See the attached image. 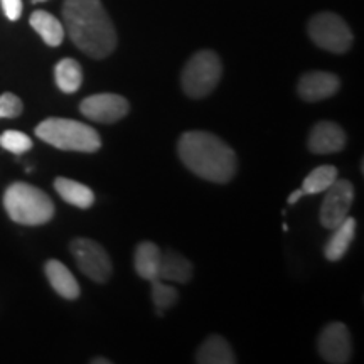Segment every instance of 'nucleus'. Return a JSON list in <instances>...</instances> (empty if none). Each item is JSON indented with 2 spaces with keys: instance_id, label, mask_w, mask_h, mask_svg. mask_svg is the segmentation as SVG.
I'll list each match as a JSON object with an SVG mask.
<instances>
[{
  "instance_id": "obj_19",
  "label": "nucleus",
  "mask_w": 364,
  "mask_h": 364,
  "mask_svg": "<svg viewBox=\"0 0 364 364\" xmlns=\"http://www.w3.org/2000/svg\"><path fill=\"white\" fill-rule=\"evenodd\" d=\"M162 252L152 241H144L135 250V270L144 280L159 279Z\"/></svg>"
},
{
  "instance_id": "obj_7",
  "label": "nucleus",
  "mask_w": 364,
  "mask_h": 364,
  "mask_svg": "<svg viewBox=\"0 0 364 364\" xmlns=\"http://www.w3.org/2000/svg\"><path fill=\"white\" fill-rule=\"evenodd\" d=\"M70 250L75 257L76 265L88 279L105 284L112 277L113 267L108 253L102 245L88 238H76L71 241Z\"/></svg>"
},
{
  "instance_id": "obj_5",
  "label": "nucleus",
  "mask_w": 364,
  "mask_h": 364,
  "mask_svg": "<svg viewBox=\"0 0 364 364\" xmlns=\"http://www.w3.org/2000/svg\"><path fill=\"white\" fill-rule=\"evenodd\" d=\"M223 75L221 59L215 51L196 53L186 65L181 76V85L189 98L199 100L213 93Z\"/></svg>"
},
{
  "instance_id": "obj_28",
  "label": "nucleus",
  "mask_w": 364,
  "mask_h": 364,
  "mask_svg": "<svg viewBox=\"0 0 364 364\" xmlns=\"http://www.w3.org/2000/svg\"><path fill=\"white\" fill-rule=\"evenodd\" d=\"M34 2H44V0H34Z\"/></svg>"
},
{
  "instance_id": "obj_8",
  "label": "nucleus",
  "mask_w": 364,
  "mask_h": 364,
  "mask_svg": "<svg viewBox=\"0 0 364 364\" xmlns=\"http://www.w3.org/2000/svg\"><path fill=\"white\" fill-rule=\"evenodd\" d=\"M354 201V188L349 181L336 179L326 191L324 203L321 208V223L327 230H334L349 215Z\"/></svg>"
},
{
  "instance_id": "obj_9",
  "label": "nucleus",
  "mask_w": 364,
  "mask_h": 364,
  "mask_svg": "<svg viewBox=\"0 0 364 364\" xmlns=\"http://www.w3.org/2000/svg\"><path fill=\"white\" fill-rule=\"evenodd\" d=\"M129 102L115 93L91 95L80 105V112L88 120L98 122V124H115L125 115H129Z\"/></svg>"
},
{
  "instance_id": "obj_6",
  "label": "nucleus",
  "mask_w": 364,
  "mask_h": 364,
  "mask_svg": "<svg viewBox=\"0 0 364 364\" xmlns=\"http://www.w3.org/2000/svg\"><path fill=\"white\" fill-rule=\"evenodd\" d=\"M309 36L314 41V44L321 49L343 54L348 53L353 46V33L349 26L346 24L343 17H339L334 12H322L314 16L309 22Z\"/></svg>"
},
{
  "instance_id": "obj_13",
  "label": "nucleus",
  "mask_w": 364,
  "mask_h": 364,
  "mask_svg": "<svg viewBox=\"0 0 364 364\" xmlns=\"http://www.w3.org/2000/svg\"><path fill=\"white\" fill-rule=\"evenodd\" d=\"M46 277H48L49 284L58 295H61L63 299L75 300L80 297V284L76 282L73 273L68 270L65 263L59 260H49L44 267Z\"/></svg>"
},
{
  "instance_id": "obj_11",
  "label": "nucleus",
  "mask_w": 364,
  "mask_h": 364,
  "mask_svg": "<svg viewBox=\"0 0 364 364\" xmlns=\"http://www.w3.org/2000/svg\"><path fill=\"white\" fill-rule=\"evenodd\" d=\"M341 88V81L334 73L309 71L299 80L297 91L304 102L316 103L331 98Z\"/></svg>"
},
{
  "instance_id": "obj_20",
  "label": "nucleus",
  "mask_w": 364,
  "mask_h": 364,
  "mask_svg": "<svg viewBox=\"0 0 364 364\" xmlns=\"http://www.w3.org/2000/svg\"><path fill=\"white\" fill-rule=\"evenodd\" d=\"M54 80H56L58 88L63 93H75L83 83V70H81L78 61L65 58L54 68Z\"/></svg>"
},
{
  "instance_id": "obj_22",
  "label": "nucleus",
  "mask_w": 364,
  "mask_h": 364,
  "mask_svg": "<svg viewBox=\"0 0 364 364\" xmlns=\"http://www.w3.org/2000/svg\"><path fill=\"white\" fill-rule=\"evenodd\" d=\"M150 285H152V300L154 306L157 309L159 316H162L164 311L171 309L174 304L177 302V290L174 287H171L169 284L161 279H154L150 280Z\"/></svg>"
},
{
  "instance_id": "obj_2",
  "label": "nucleus",
  "mask_w": 364,
  "mask_h": 364,
  "mask_svg": "<svg viewBox=\"0 0 364 364\" xmlns=\"http://www.w3.org/2000/svg\"><path fill=\"white\" fill-rule=\"evenodd\" d=\"M177 152L186 167L204 181L226 184L236 174L238 161L235 150L209 132L194 130L182 134Z\"/></svg>"
},
{
  "instance_id": "obj_27",
  "label": "nucleus",
  "mask_w": 364,
  "mask_h": 364,
  "mask_svg": "<svg viewBox=\"0 0 364 364\" xmlns=\"http://www.w3.org/2000/svg\"><path fill=\"white\" fill-rule=\"evenodd\" d=\"M91 363H93V364H112L110 359H103V358L93 359V361H91Z\"/></svg>"
},
{
  "instance_id": "obj_14",
  "label": "nucleus",
  "mask_w": 364,
  "mask_h": 364,
  "mask_svg": "<svg viewBox=\"0 0 364 364\" xmlns=\"http://www.w3.org/2000/svg\"><path fill=\"white\" fill-rule=\"evenodd\" d=\"M332 235L327 240L324 253L326 258L331 262H338L348 253L349 247H351L354 235H356V220L354 218H346L339 226H336L334 230H331Z\"/></svg>"
},
{
  "instance_id": "obj_3",
  "label": "nucleus",
  "mask_w": 364,
  "mask_h": 364,
  "mask_svg": "<svg viewBox=\"0 0 364 364\" xmlns=\"http://www.w3.org/2000/svg\"><path fill=\"white\" fill-rule=\"evenodd\" d=\"M4 208L14 223L41 226L53 220L54 203L44 191L27 182H14L4 194Z\"/></svg>"
},
{
  "instance_id": "obj_15",
  "label": "nucleus",
  "mask_w": 364,
  "mask_h": 364,
  "mask_svg": "<svg viewBox=\"0 0 364 364\" xmlns=\"http://www.w3.org/2000/svg\"><path fill=\"white\" fill-rule=\"evenodd\" d=\"M196 363L199 364H235L236 356L221 336H209L196 354Z\"/></svg>"
},
{
  "instance_id": "obj_23",
  "label": "nucleus",
  "mask_w": 364,
  "mask_h": 364,
  "mask_svg": "<svg viewBox=\"0 0 364 364\" xmlns=\"http://www.w3.org/2000/svg\"><path fill=\"white\" fill-rule=\"evenodd\" d=\"M0 147L6 149L7 152L16 154V156H21V154L29 152L33 149V140L22 132L7 130L0 135Z\"/></svg>"
},
{
  "instance_id": "obj_10",
  "label": "nucleus",
  "mask_w": 364,
  "mask_h": 364,
  "mask_svg": "<svg viewBox=\"0 0 364 364\" xmlns=\"http://www.w3.org/2000/svg\"><path fill=\"white\" fill-rule=\"evenodd\" d=\"M318 353L332 364H344L349 361L353 353L351 334L343 322H332L326 326L318 336Z\"/></svg>"
},
{
  "instance_id": "obj_4",
  "label": "nucleus",
  "mask_w": 364,
  "mask_h": 364,
  "mask_svg": "<svg viewBox=\"0 0 364 364\" xmlns=\"http://www.w3.org/2000/svg\"><path fill=\"white\" fill-rule=\"evenodd\" d=\"M36 135L46 144L71 152H97L102 147L98 132L70 118H48L36 127Z\"/></svg>"
},
{
  "instance_id": "obj_16",
  "label": "nucleus",
  "mask_w": 364,
  "mask_h": 364,
  "mask_svg": "<svg viewBox=\"0 0 364 364\" xmlns=\"http://www.w3.org/2000/svg\"><path fill=\"white\" fill-rule=\"evenodd\" d=\"M193 277V263L188 258L176 252L162 253L161 267H159V279L164 282H177L188 284Z\"/></svg>"
},
{
  "instance_id": "obj_17",
  "label": "nucleus",
  "mask_w": 364,
  "mask_h": 364,
  "mask_svg": "<svg viewBox=\"0 0 364 364\" xmlns=\"http://www.w3.org/2000/svg\"><path fill=\"white\" fill-rule=\"evenodd\" d=\"M29 24L38 33L43 41L51 48H58L59 44L65 39V26L61 21H58L53 14L46 11H36L31 16Z\"/></svg>"
},
{
  "instance_id": "obj_26",
  "label": "nucleus",
  "mask_w": 364,
  "mask_h": 364,
  "mask_svg": "<svg viewBox=\"0 0 364 364\" xmlns=\"http://www.w3.org/2000/svg\"><path fill=\"white\" fill-rule=\"evenodd\" d=\"M302 196H304V191H302V188H300L299 191H295V193L290 194V196H289V199H287V201H289V204H295V203L299 201L300 198H302Z\"/></svg>"
},
{
  "instance_id": "obj_24",
  "label": "nucleus",
  "mask_w": 364,
  "mask_h": 364,
  "mask_svg": "<svg viewBox=\"0 0 364 364\" xmlns=\"http://www.w3.org/2000/svg\"><path fill=\"white\" fill-rule=\"evenodd\" d=\"M24 107L19 97L14 93H4L0 97V118H16L19 117Z\"/></svg>"
},
{
  "instance_id": "obj_21",
  "label": "nucleus",
  "mask_w": 364,
  "mask_h": 364,
  "mask_svg": "<svg viewBox=\"0 0 364 364\" xmlns=\"http://www.w3.org/2000/svg\"><path fill=\"white\" fill-rule=\"evenodd\" d=\"M338 179V169L334 166L316 167L306 179H304V194H321L331 188L332 182Z\"/></svg>"
},
{
  "instance_id": "obj_18",
  "label": "nucleus",
  "mask_w": 364,
  "mask_h": 364,
  "mask_svg": "<svg viewBox=\"0 0 364 364\" xmlns=\"http://www.w3.org/2000/svg\"><path fill=\"white\" fill-rule=\"evenodd\" d=\"M54 189L61 196L63 199L71 206H76L80 209H88L93 206L95 194L88 186L81 184L73 179H66V177H58L54 181Z\"/></svg>"
},
{
  "instance_id": "obj_1",
  "label": "nucleus",
  "mask_w": 364,
  "mask_h": 364,
  "mask_svg": "<svg viewBox=\"0 0 364 364\" xmlns=\"http://www.w3.org/2000/svg\"><path fill=\"white\" fill-rule=\"evenodd\" d=\"M63 21L76 48L90 58L103 59L115 51V26L102 0H65Z\"/></svg>"
},
{
  "instance_id": "obj_25",
  "label": "nucleus",
  "mask_w": 364,
  "mask_h": 364,
  "mask_svg": "<svg viewBox=\"0 0 364 364\" xmlns=\"http://www.w3.org/2000/svg\"><path fill=\"white\" fill-rule=\"evenodd\" d=\"M0 2L9 21H17L22 16V0H0Z\"/></svg>"
},
{
  "instance_id": "obj_12",
  "label": "nucleus",
  "mask_w": 364,
  "mask_h": 364,
  "mask_svg": "<svg viewBox=\"0 0 364 364\" xmlns=\"http://www.w3.org/2000/svg\"><path fill=\"white\" fill-rule=\"evenodd\" d=\"M346 147V134L334 122H318L309 135V150L314 154H336Z\"/></svg>"
}]
</instances>
